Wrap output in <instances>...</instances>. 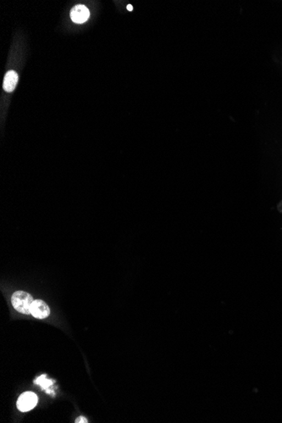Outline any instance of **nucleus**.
I'll return each mask as SVG.
<instances>
[{
  "instance_id": "nucleus-1",
  "label": "nucleus",
  "mask_w": 282,
  "mask_h": 423,
  "mask_svg": "<svg viewBox=\"0 0 282 423\" xmlns=\"http://www.w3.org/2000/svg\"><path fill=\"white\" fill-rule=\"evenodd\" d=\"M33 302L32 296L26 291H15L11 297V302L14 309L23 314H30Z\"/></svg>"
},
{
  "instance_id": "nucleus-6",
  "label": "nucleus",
  "mask_w": 282,
  "mask_h": 423,
  "mask_svg": "<svg viewBox=\"0 0 282 423\" xmlns=\"http://www.w3.org/2000/svg\"><path fill=\"white\" fill-rule=\"evenodd\" d=\"M34 383L36 384V385H40L43 390H47V393H48V389H49L51 386H52L53 384H54V381L53 380H51V379H48L47 378L46 375H41V376L38 377L37 379L34 381Z\"/></svg>"
},
{
  "instance_id": "nucleus-3",
  "label": "nucleus",
  "mask_w": 282,
  "mask_h": 423,
  "mask_svg": "<svg viewBox=\"0 0 282 423\" xmlns=\"http://www.w3.org/2000/svg\"><path fill=\"white\" fill-rule=\"evenodd\" d=\"M30 314L36 319H46L49 316V307L42 300H34L30 308Z\"/></svg>"
},
{
  "instance_id": "nucleus-7",
  "label": "nucleus",
  "mask_w": 282,
  "mask_h": 423,
  "mask_svg": "<svg viewBox=\"0 0 282 423\" xmlns=\"http://www.w3.org/2000/svg\"><path fill=\"white\" fill-rule=\"evenodd\" d=\"M75 423H87L88 420L84 417H79L76 418V420L74 422Z\"/></svg>"
},
{
  "instance_id": "nucleus-4",
  "label": "nucleus",
  "mask_w": 282,
  "mask_h": 423,
  "mask_svg": "<svg viewBox=\"0 0 282 423\" xmlns=\"http://www.w3.org/2000/svg\"><path fill=\"white\" fill-rule=\"evenodd\" d=\"M90 16V11L85 5L78 4L74 6L70 11V18L74 23L82 24L85 22Z\"/></svg>"
},
{
  "instance_id": "nucleus-8",
  "label": "nucleus",
  "mask_w": 282,
  "mask_h": 423,
  "mask_svg": "<svg viewBox=\"0 0 282 423\" xmlns=\"http://www.w3.org/2000/svg\"><path fill=\"white\" fill-rule=\"evenodd\" d=\"M127 9L129 10V11H132L133 10V6L131 4H129V5L127 6Z\"/></svg>"
},
{
  "instance_id": "nucleus-2",
  "label": "nucleus",
  "mask_w": 282,
  "mask_h": 423,
  "mask_svg": "<svg viewBox=\"0 0 282 423\" xmlns=\"http://www.w3.org/2000/svg\"><path fill=\"white\" fill-rule=\"evenodd\" d=\"M38 398L33 392H25L19 396L17 401V407L22 412H29L36 407Z\"/></svg>"
},
{
  "instance_id": "nucleus-5",
  "label": "nucleus",
  "mask_w": 282,
  "mask_h": 423,
  "mask_svg": "<svg viewBox=\"0 0 282 423\" xmlns=\"http://www.w3.org/2000/svg\"><path fill=\"white\" fill-rule=\"evenodd\" d=\"M18 80H19V76H18L16 72L13 71V70L8 71L5 74L4 80H3V87L4 91H7V92H12L14 91L15 86H16L17 82H18Z\"/></svg>"
}]
</instances>
